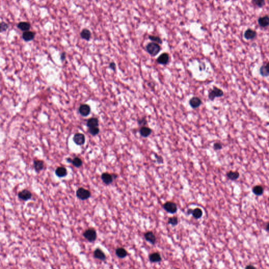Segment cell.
I'll return each mask as SVG.
<instances>
[{
  "label": "cell",
  "mask_w": 269,
  "mask_h": 269,
  "mask_svg": "<svg viewBox=\"0 0 269 269\" xmlns=\"http://www.w3.org/2000/svg\"><path fill=\"white\" fill-rule=\"evenodd\" d=\"M260 74L262 76L268 77L269 76V62L263 65L260 68Z\"/></svg>",
  "instance_id": "cell-22"
},
{
  "label": "cell",
  "mask_w": 269,
  "mask_h": 269,
  "mask_svg": "<svg viewBox=\"0 0 269 269\" xmlns=\"http://www.w3.org/2000/svg\"><path fill=\"white\" fill-rule=\"evenodd\" d=\"M149 39L151 41H153V42L157 43L158 44H162V39L158 36H153V35H150V36H149Z\"/></svg>",
  "instance_id": "cell-34"
},
{
  "label": "cell",
  "mask_w": 269,
  "mask_h": 269,
  "mask_svg": "<svg viewBox=\"0 0 269 269\" xmlns=\"http://www.w3.org/2000/svg\"><path fill=\"white\" fill-rule=\"evenodd\" d=\"M266 230L268 232H269V222L268 224H267V225H266Z\"/></svg>",
  "instance_id": "cell-44"
},
{
  "label": "cell",
  "mask_w": 269,
  "mask_h": 269,
  "mask_svg": "<svg viewBox=\"0 0 269 269\" xmlns=\"http://www.w3.org/2000/svg\"><path fill=\"white\" fill-rule=\"evenodd\" d=\"M253 193L257 195H261L263 194L264 189L261 186H256L253 188Z\"/></svg>",
  "instance_id": "cell-29"
},
{
  "label": "cell",
  "mask_w": 269,
  "mask_h": 269,
  "mask_svg": "<svg viewBox=\"0 0 269 269\" xmlns=\"http://www.w3.org/2000/svg\"><path fill=\"white\" fill-rule=\"evenodd\" d=\"M224 95V92L222 89L215 86H213V89L210 91L208 94V98L210 100L213 101L215 98L221 97L223 96Z\"/></svg>",
  "instance_id": "cell-2"
},
{
  "label": "cell",
  "mask_w": 269,
  "mask_h": 269,
  "mask_svg": "<svg viewBox=\"0 0 269 269\" xmlns=\"http://www.w3.org/2000/svg\"><path fill=\"white\" fill-rule=\"evenodd\" d=\"M91 32L88 29H83L82 31L80 33V36L83 39L86 40V41H89L90 40L91 37Z\"/></svg>",
  "instance_id": "cell-26"
},
{
  "label": "cell",
  "mask_w": 269,
  "mask_h": 269,
  "mask_svg": "<svg viewBox=\"0 0 269 269\" xmlns=\"http://www.w3.org/2000/svg\"><path fill=\"white\" fill-rule=\"evenodd\" d=\"M163 208L167 212L171 214L177 213L178 208L175 203L171 201H167L163 205Z\"/></svg>",
  "instance_id": "cell-5"
},
{
  "label": "cell",
  "mask_w": 269,
  "mask_h": 269,
  "mask_svg": "<svg viewBox=\"0 0 269 269\" xmlns=\"http://www.w3.org/2000/svg\"><path fill=\"white\" fill-rule=\"evenodd\" d=\"M144 237L146 240L151 244L155 245V244H156V237L153 232L148 231L144 233Z\"/></svg>",
  "instance_id": "cell-12"
},
{
  "label": "cell",
  "mask_w": 269,
  "mask_h": 269,
  "mask_svg": "<svg viewBox=\"0 0 269 269\" xmlns=\"http://www.w3.org/2000/svg\"><path fill=\"white\" fill-rule=\"evenodd\" d=\"M258 23L262 28H266L269 25V17L268 15L260 17L258 19Z\"/></svg>",
  "instance_id": "cell-20"
},
{
  "label": "cell",
  "mask_w": 269,
  "mask_h": 269,
  "mask_svg": "<svg viewBox=\"0 0 269 269\" xmlns=\"http://www.w3.org/2000/svg\"><path fill=\"white\" fill-rule=\"evenodd\" d=\"M222 148V144L220 142H217L213 144V149L215 150H221Z\"/></svg>",
  "instance_id": "cell-36"
},
{
  "label": "cell",
  "mask_w": 269,
  "mask_h": 269,
  "mask_svg": "<svg viewBox=\"0 0 269 269\" xmlns=\"http://www.w3.org/2000/svg\"><path fill=\"white\" fill-rule=\"evenodd\" d=\"M83 236L87 241L93 242L96 240V232L94 229H88L83 233Z\"/></svg>",
  "instance_id": "cell-4"
},
{
  "label": "cell",
  "mask_w": 269,
  "mask_h": 269,
  "mask_svg": "<svg viewBox=\"0 0 269 269\" xmlns=\"http://www.w3.org/2000/svg\"><path fill=\"white\" fill-rule=\"evenodd\" d=\"M201 104L202 100L198 97H193L189 100V105L193 109L200 107Z\"/></svg>",
  "instance_id": "cell-11"
},
{
  "label": "cell",
  "mask_w": 269,
  "mask_h": 269,
  "mask_svg": "<svg viewBox=\"0 0 269 269\" xmlns=\"http://www.w3.org/2000/svg\"><path fill=\"white\" fill-rule=\"evenodd\" d=\"M55 175L59 178H63L67 176V171L65 167H57L55 170Z\"/></svg>",
  "instance_id": "cell-19"
},
{
  "label": "cell",
  "mask_w": 269,
  "mask_h": 269,
  "mask_svg": "<svg viewBox=\"0 0 269 269\" xmlns=\"http://www.w3.org/2000/svg\"><path fill=\"white\" fill-rule=\"evenodd\" d=\"M17 27L22 31H28L31 28V24L27 22H22L17 24Z\"/></svg>",
  "instance_id": "cell-23"
},
{
  "label": "cell",
  "mask_w": 269,
  "mask_h": 269,
  "mask_svg": "<svg viewBox=\"0 0 269 269\" xmlns=\"http://www.w3.org/2000/svg\"><path fill=\"white\" fill-rule=\"evenodd\" d=\"M205 68H206V66H205V64L204 63H202V64H200V65L199 66V69L200 71H203V70H204L205 69Z\"/></svg>",
  "instance_id": "cell-39"
},
{
  "label": "cell",
  "mask_w": 269,
  "mask_h": 269,
  "mask_svg": "<svg viewBox=\"0 0 269 269\" xmlns=\"http://www.w3.org/2000/svg\"><path fill=\"white\" fill-rule=\"evenodd\" d=\"M67 162L71 163L76 168H79L82 166L83 162L82 159L79 158V157H75L73 159L71 158H67Z\"/></svg>",
  "instance_id": "cell-18"
},
{
  "label": "cell",
  "mask_w": 269,
  "mask_h": 269,
  "mask_svg": "<svg viewBox=\"0 0 269 269\" xmlns=\"http://www.w3.org/2000/svg\"><path fill=\"white\" fill-rule=\"evenodd\" d=\"M149 260L152 263H158L162 261V258L158 252H154L149 255Z\"/></svg>",
  "instance_id": "cell-14"
},
{
  "label": "cell",
  "mask_w": 269,
  "mask_h": 269,
  "mask_svg": "<svg viewBox=\"0 0 269 269\" xmlns=\"http://www.w3.org/2000/svg\"><path fill=\"white\" fill-rule=\"evenodd\" d=\"M155 157L156 158V160H157V162L159 164H163L164 162V159H163V158L162 157V156H159V155H157L156 154H155Z\"/></svg>",
  "instance_id": "cell-37"
},
{
  "label": "cell",
  "mask_w": 269,
  "mask_h": 269,
  "mask_svg": "<svg viewBox=\"0 0 269 269\" xmlns=\"http://www.w3.org/2000/svg\"><path fill=\"white\" fill-rule=\"evenodd\" d=\"M252 3L259 8H262L265 4V0H252Z\"/></svg>",
  "instance_id": "cell-33"
},
{
  "label": "cell",
  "mask_w": 269,
  "mask_h": 269,
  "mask_svg": "<svg viewBox=\"0 0 269 269\" xmlns=\"http://www.w3.org/2000/svg\"><path fill=\"white\" fill-rule=\"evenodd\" d=\"M32 197V193L27 189H24L18 193L19 198L23 201H28V200L31 199Z\"/></svg>",
  "instance_id": "cell-6"
},
{
  "label": "cell",
  "mask_w": 269,
  "mask_h": 269,
  "mask_svg": "<svg viewBox=\"0 0 269 269\" xmlns=\"http://www.w3.org/2000/svg\"><path fill=\"white\" fill-rule=\"evenodd\" d=\"M77 197L81 200H86L91 197V193L84 188H79L76 193Z\"/></svg>",
  "instance_id": "cell-3"
},
{
  "label": "cell",
  "mask_w": 269,
  "mask_h": 269,
  "mask_svg": "<svg viewBox=\"0 0 269 269\" xmlns=\"http://www.w3.org/2000/svg\"><path fill=\"white\" fill-rule=\"evenodd\" d=\"M8 28H9V26H8V24H6L5 22H1V32L6 31L8 30Z\"/></svg>",
  "instance_id": "cell-35"
},
{
  "label": "cell",
  "mask_w": 269,
  "mask_h": 269,
  "mask_svg": "<svg viewBox=\"0 0 269 269\" xmlns=\"http://www.w3.org/2000/svg\"><path fill=\"white\" fill-rule=\"evenodd\" d=\"M73 141L77 145H83L85 144V136L83 133H75L73 137Z\"/></svg>",
  "instance_id": "cell-8"
},
{
  "label": "cell",
  "mask_w": 269,
  "mask_h": 269,
  "mask_svg": "<svg viewBox=\"0 0 269 269\" xmlns=\"http://www.w3.org/2000/svg\"><path fill=\"white\" fill-rule=\"evenodd\" d=\"M101 179L103 182L106 185H109L113 182V177L111 174H109L108 173H103L101 176Z\"/></svg>",
  "instance_id": "cell-10"
},
{
  "label": "cell",
  "mask_w": 269,
  "mask_h": 269,
  "mask_svg": "<svg viewBox=\"0 0 269 269\" xmlns=\"http://www.w3.org/2000/svg\"><path fill=\"white\" fill-rule=\"evenodd\" d=\"M65 58H66V53L65 52H63L61 55V59L62 61H64L65 60Z\"/></svg>",
  "instance_id": "cell-40"
},
{
  "label": "cell",
  "mask_w": 269,
  "mask_h": 269,
  "mask_svg": "<svg viewBox=\"0 0 269 269\" xmlns=\"http://www.w3.org/2000/svg\"><path fill=\"white\" fill-rule=\"evenodd\" d=\"M86 124L88 128L98 127V120L96 118H91L87 120Z\"/></svg>",
  "instance_id": "cell-25"
},
{
  "label": "cell",
  "mask_w": 269,
  "mask_h": 269,
  "mask_svg": "<svg viewBox=\"0 0 269 269\" xmlns=\"http://www.w3.org/2000/svg\"><path fill=\"white\" fill-rule=\"evenodd\" d=\"M111 175H112L113 177V178L114 179L117 178V177H118V175H116L115 173H112Z\"/></svg>",
  "instance_id": "cell-42"
},
{
  "label": "cell",
  "mask_w": 269,
  "mask_h": 269,
  "mask_svg": "<svg viewBox=\"0 0 269 269\" xmlns=\"http://www.w3.org/2000/svg\"><path fill=\"white\" fill-rule=\"evenodd\" d=\"M257 36V32L252 29L249 28L246 30L244 34V37L246 40H252Z\"/></svg>",
  "instance_id": "cell-17"
},
{
  "label": "cell",
  "mask_w": 269,
  "mask_h": 269,
  "mask_svg": "<svg viewBox=\"0 0 269 269\" xmlns=\"http://www.w3.org/2000/svg\"><path fill=\"white\" fill-rule=\"evenodd\" d=\"M169 61V56L167 53L161 54L157 59V62L160 65H167Z\"/></svg>",
  "instance_id": "cell-7"
},
{
  "label": "cell",
  "mask_w": 269,
  "mask_h": 269,
  "mask_svg": "<svg viewBox=\"0 0 269 269\" xmlns=\"http://www.w3.org/2000/svg\"><path fill=\"white\" fill-rule=\"evenodd\" d=\"M146 51L151 56H155L161 50V47L158 43L151 42L148 43L146 47Z\"/></svg>",
  "instance_id": "cell-1"
},
{
  "label": "cell",
  "mask_w": 269,
  "mask_h": 269,
  "mask_svg": "<svg viewBox=\"0 0 269 269\" xmlns=\"http://www.w3.org/2000/svg\"><path fill=\"white\" fill-rule=\"evenodd\" d=\"M168 224H170L173 226H176L178 225V219L177 217H170L168 219Z\"/></svg>",
  "instance_id": "cell-31"
},
{
  "label": "cell",
  "mask_w": 269,
  "mask_h": 269,
  "mask_svg": "<svg viewBox=\"0 0 269 269\" xmlns=\"http://www.w3.org/2000/svg\"><path fill=\"white\" fill-rule=\"evenodd\" d=\"M44 164L42 160H35L34 161V168L35 171L39 173L44 169Z\"/></svg>",
  "instance_id": "cell-21"
},
{
  "label": "cell",
  "mask_w": 269,
  "mask_h": 269,
  "mask_svg": "<svg viewBox=\"0 0 269 269\" xmlns=\"http://www.w3.org/2000/svg\"><path fill=\"white\" fill-rule=\"evenodd\" d=\"M88 131L93 136H96L99 133V129L98 127H94L88 128Z\"/></svg>",
  "instance_id": "cell-30"
},
{
  "label": "cell",
  "mask_w": 269,
  "mask_h": 269,
  "mask_svg": "<svg viewBox=\"0 0 269 269\" xmlns=\"http://www.w3.org/2000/svg\"><path fill=\"white\" fill-rule=\"evenodd\" d=\"M239 173L237 171H230L227 174V178L231 180H236L239 178Z\"/></svg>",
  "instance_id": "cell-28"
},
{
  "label": "cell",
  "mask_w": 269,
  "mask_h": 269,
  "mask_svg": "<svg viewBox=\"0 0 269 269\" xmlns=\"http://www.w3.org/2000/svg\"><path fill=\"white\" fill-rule=\"evenodd\" d=\"M109 68H111V69L113 71H116V64H115V63L111 62V63L109 64Z\"/></svg>",
  "instance_id": "cell-38"
},
{
  "label": "cell",
  "mask_w": 269,
  "mask_h": 269,
  "mask_svg": "<svg viewBox=\"0 0 269 269\" xmlns=\"http://www.w3.org/2000/svg\"><path fill=\"white\" fill-rule=\"evenodd\" d=\"M115 253H116V255L120 259L125 258L128 255L127 251L122 248H117L115 251Z\"/></svg>",
  "instance_id": "cell-24"
},
{
  "label": "cell",
  "mask_w": 269,
  "mask_h": 269,
  "mask_svg": "<svg viewBox=\"0 0 269 269\" xmlns=\"http://www.w3.org/2000/svg\"><path fill=\"white\" fill-rule=\"evenodd\" d=\"M94 257L98 260L100 261H105L106 259V257L105 253L102 250L99 249H96L94 252Z\"/></svg>",
  "instance_id": "cell-16"
},
{
  "label": "cell",
  "mask_w": 269,
  "mask_h": 269,
  "mask_svg": "<svg viewBox=\"0 0 269 269\" xmlns=\"http://www.w3.org/2000/svg\"><path fill=\"white\" fill-rule=\"evenodd\" d=\"M192 211H193V209H188V210L187 211V214L188 215H191Z\"/></svg>",
  "instance_id": "cell-41"
},
{
  "label": "cell",
  "mask_w": 269,
  "mask_h": 269,
  "mask_svg": "<svg viewBox=\"0 0 269 269\" xmlns=\"http://www.w3.org/2000/svg\"><path fill=\"white\" fill-rule=\"evenodd\" d=\"M138 124L140 126L142 127V126H146L147 124V120L146 119V117H143L140 119H138L137 120Z\"/></svg>",
  "instance_id": "cell-32"
},
{
  "label": "cell",
  "mask_w": 269,
  "mask_h": 269,
  "mask_svg": "<svg viewBox=\"0 0 269 269\" xmlns=\"http://www.w3.org/2000/svg\"><path fill=\"white\" fill-rule=\"evenodd\" d=\"M191 215H193V217L195 218V219H199L202 217L203 215V212L201 209L197 208L193 210Z\"/></svg>",
  "instance_id": "cell-27"
},
{
  "label": "cell",
  "mask_w": 269,
  "mask_h": 269,
  "mask_svg": "<svg viewBox=\"0 0 269 269\" xmlns=\"http://www.w3.org/2000/svg\"><path fill=\"white\" fill-rule=\"evenodd\" d=\"M139 133L142 137L144 138H147L150 136L152 133V130L150 128L146 126L141 127L139 129Z\"/></svg>",
  "instance_id": "cell-13"
},
{
  "label": "cell",
  "mask_w": 269,
  "mask_h": 269,
  "mask_svg": "<svg viewBox=\"0 0 269 269\" xmlns=\"http://www.w3.org/2000/svg\"><path fill=\"white\" fill-rule=\"evenodd\" d=\"M91 107L87 104H82L79 106L78 111L79 114L82 116H88L91 113Z\"/></svg>",
  "instance_id": "cell-9"
},
{
  "label": "cell",
  "mask_w": 269,
  "mask_h": 269,
  "mask_svg": "<svg viewBox=\"0 0 269 269\" xmlns=\"http://www.w3.org/2000/svg\"><path fill=\"white\" fill-rule=\"evenodd\" d=\"M35 36V33L34 32L28 31L24 32L22 35V39L26 42H29L32 41L34 39Z\"/></svg>",
  "instance_id": "cell-15"
},
{
  "label": "cell",
  "mask_w": 269,
  "mask_h": 269,
  "mask_svg": "<svg viewBox=\"0 0 269 269\" xmlns=\"http://www.w3.org/2000/svg\"><path fill=\"white\" fill-rule=\"evenodd\" d=\"M249 268H252V269H255V268L253 266H248L246 267V269H249Z\"/></svg>",
  "instance_id": "cell-43"
}]
</instances>
